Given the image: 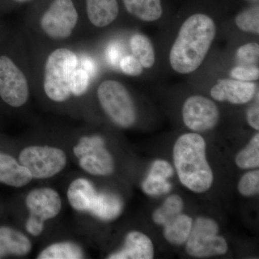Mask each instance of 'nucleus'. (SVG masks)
Here are the masks:
<instances>
[{"instance_id":"f257e3e1","label":"nucleus","mask_w":259,"mask_h":259,"mask_svg":"<svg viewBox=\"0 0 259 259\" xmlns=\"http://www.w3.org/2000/svg\"><path fill=\"white\" fill-rule=\"evenodd\" d=\"M219 32V23L206 11L192 12L177 27L170 42L167 60L179 76H190L204 64Z\"/></svg>"},{"instance_id":"f03ea898","label":"nucleus","mask_w":259,"mask_h":259,"mask_svg":"<svg viewBox=\"0 0 259 259\" xmlns=\"http://www.w3.org/2000/svg\"><path fill=\"white\" fill-rule=\"evenodd\" d=\"M205 147V141L197 133L182 135L174 147V161L180 182L197 193L208 190L213 182Z\"/></svg>"},{"instance_id":"7ed1b4c3","label":"nucleus","mask_w":259,"mask_h":259,"mask_svg":"<svg viewBox=\"0 0 259 259\" xmlns=\"http://www.w3.org/2000/svg\"><path fill=\"white\" fill-rule=\"evenodd\" d=\"M79 60L72 51L56 49L47 58L44 69V89L46 95L56 102H63L71 96V77Z\"/></svg>"},{"instance_id":"20e7f679","label":"nucleus","mask_w":259,"mask_h":259,"mask_svg":"<svg viewBox=\"0 0 259 259\" xmlns=\"http://www.w3.org/2000/svg\"><path fill=\"white\" fill-rule=\"evenodd\" d=\"M97 95L102 110L116 125L128 128L136 123V105L123 83L114 79L104 80L97 88Z\"/></svg>"},{"instance_id":"39448f33","label":"nucleus","mask_w":259,"mask_h":259,"mask_svg":"<svg viewBox=\"0 0 259 259\" xmlns=\"http://www.w3.org/2000/svg\"><path fill=\"white\" fill-rule=\"evenodd\" d=\"M219 227L212 219L198 218L192 223L187 239L186 250L192 256L202 257L223 255L228 250V244L223 237L218 236Z\"/></svg>"},{"instance_id":"423d86ee","label":"nucleus","mask_w":259,"mask_h":259,"mask_svg":"<svg viewBox=\"0 0 259 259\" xmlns=\"http://www.w3.org/2000/svg\"><path fill=\"white\" fill-rule=\"evenodd\" d=\"M19 161L28 170L32 178L47 179L55 176L64 169L66 156L59 148L30 146L22 151Z\"/></svg>"},{"instance_id":"0eeeda50","label":"nucleus","mask_w":259,"mask_h":259,"mask_svg":"<svg viewBox=\"0 0 259 259\" xmlns=\"http://www.w3.org/2000/svg\"><path fill=\"white\" fill-rule=\"evenodd\" d=\"M78 20L79 15L72 0H53L40 18V28L53 40H66L71 36Z\"/></svg>"},{"instance_id":"6e6552de","label":"nucleus","mask_w":259,"mask_h":259,"mask_svg":"<svg viewBox=\"0 0 259 259\" xmlns=\"http://www.w3.org/2000/svg\"><path fill=\"white\" fill-rule=\"evenodd\" d=\"M74 153L79 158L81 168L90 175L106 176L113 171V159L100 136L81 138L74 148Z\"/></svg>"},{"instance_id":"1a4fd4ad","label":"nucleus","mask_w":259,"mask_h":259,"mask_svg":"<svg viewBox=\"0 0 259 259\" xmlns=\"http://www.w3.org/2000/svg\"><path fill=\"white\" fill-rule=\"evenodd\" d=\"M28 81L22 70L6 56H0V97L10 106L20 107L28 101Z\"/></svg>"},{"instance_id":"9d476101","label":"nucleus","mask_w":259,"mask_h":259,"mask_svg":"<svg viewBox=\"0 0 259 259\" xmlns=\"http://www.w3.org/2000/svg\"><path fill=\"white\" fill-rule=\"evenodd\" d=\"M182 114L185 125L196 133L214 128L220 119L215 102L202 95L187 97L182 106Z\"/></svg>"},{"instance_id":"9b49d317","label":"nucleus","mask_w":259,"mask_h":259,"mask_svg":"<svg viewBox=\"0 0 259 259\" xmlns=\"http://www.w3.org/2000/svg\"><path fill=\"white\" fill-rule=\"evenodd\" d=\"M209 96L214 101L245 105L258 97V82L242 81L222 76L211 82Z\"/></svg>"},{"instance_id":"f8f14e48","label":"nucleus","mask_w":259,"mask_h":259,"mask_svg":"<svg viewBox=\"0 0 259 259\" xmlns=\"http://www.w3.org/2000/svg\"><path fill=\"white\" fill-rule=\"evenodd\" d=\"M26 205L30 215L44 222L58 215L61 209L59 194L51 188L31 191L26 197Z\"/></svg>"},{"instance_id":"ddd939ff","label":"nucleus","mask_w":259,"mask_h":259,"mask_svg":"<svg viewBox=\"0 0 259 259\" xmlns=\"http://www.w3.org/2000/svg\"><path fill=\"white\" fill-rule=\"evenodd\" d=\"M153 245L151 239L140 232H131L126 236L122 249L109 256L110 259H151Z\"/></svg>"},{"instance_id":"4468645a","label":"nucleus","mask_w":259,"mask_h":259,"mask_svg":"<svg viewBox=\"0 0 259 259\" xmlns=\"http://www.w3.org/2000/svg\"><path fill=\"white\" fill-rule=\"evenodd\" d=\"M126 11L146 24L157 23L165 15L163 0H122Z\"/></svg>"},{"instance_id":"2eb2a0df","label":"nucleus","mask_w":259,"mask_h":259,"mask_svg":"<svg viewBox=\"0 0 259 259\" xmlns=\"http://www.w3.org/2000/svg\"><path fill=\"white\" fill-rule=\"evenodd\" d=\"M86 9L89 20L97 28L112 25L120 13L118 0H86Z\"/></svg>"},{"instance_id":"dca6fc26","label":"nucleus","mask_w":259,"mask_h":259,"mask_svg":"<svg viewBox=\"0 0 259 259\" xmlns=\"http://www.w3.org/2000/svg\"><path fill=\"white\" fill-rule=\"evenodd\" d=\"M32 177L25 167L22 166L14 158L0 153V182L14 187L28 185Z\"/></svg>"},{"instance_id":"f3484780","label":"nucleus","mask_w":259,"mask_h":259,"mask_svg":"<svg viewBox=\"0 0 259 259\" xmlns=\"http://www.w3.org/2000/svg\"><path fill=\"white\" fill-rule=\"evenodd\" d=\"M131 54L136 57L145 71H151L157 62V54L152 40L143 32H136L129 39Z\"/></svg>"},{"instance_id":"a211bd4d","label":"nucleus","mask_w":259,"mask_h":259,"mask_svg":"<svg viewBox=\"0 0 259 259\" xmlns=\"http://www.w3.org/2000/svg\"><path fill=\"white\" fill-rule=\"evenodd\" d=\"M31 250L28 238L16 230L8 227L0 228V258L7 255H25Z\"/></svg>"},{"instance_id":"6ab92c4d","label":"nucleus","mask_w":259,"mask_h":259,"mask_svg":"<svg viewBox=\"0 0 259 259\" xmlns=\"http://www.w3.org/2000/svg\"><path fill=\"white\" fill-rule=\"evenodd\" d=\"M97 192L91 182L77 179L70 185L67 196L70 204L78 211H89Z\"/></svg>"},{"instance_id":"aec40b11","label":"nucleus","mask_w":259,"mask_h":259,"mask_svg":"<svg viewBox=\"0 0 259 259\" xmlns=\"http://www.w3.org/2000/svg\"><path fill=\"white\" fill-rule=\"evenodd\" d=\"M122 210V202L117 195L103 192L97 193L89 212L103 221H112L118 217Z\"/></svg>"},{"instance_id":"412c9836","label":"nucleus","mask_w":259,"mask_h":259,"mask_svg":"<svg viewBox=\"0 0 259 259\" xmlns=\"http://www.w3.org/2000/svg\"><path fill=\"white\" fill-rule=\"evenodd\" d=\"M231 64L259 66V42L253 38L236 44L230 51Z\"/></svg>"},{"instance_id":"4be33fe9","label":"nucleus","mask_w":259,"mask_h":259,"mask_svg":"<svg viewBox=\"0 0 259 259\" xmlns=\"http://www.w3.org/2000/svg\"><path fill=\"white\" fill-rule=\"evenodd\" d=\"M233 25L244 35L258 37L259 4L250 5L238 12L233 19Z\"/></svg>"},{"instance_id":"5701e85b","label":"nucleus","mask_w":259,"mask_h":259,"mask_svg":"<svg viewBox=\"0 0 259 259\" xmlns=\"http://www.w3.org/2000/svg\"><path fill=\"white\" fill-rule=\"evenodd\" d=\"M192 223V218L181 213L163 226L165 238L172 244H183L188 238Z\"/></svg>"},{"instance_id":"b1692460","label":"nucleus","mask_w":259,"mask_h":259,"mask_svg":"<svg viewBox=\"0 0 259 259\" xmlns=\"http://www.w3.org/2000/svg\"><path fill=\"white\" fill-rule=\"evenodd\" d=\"M83 258L79 245L70 242L55 243L47 247L39 254V259H79Z\"/></svg>"},{"instance_id":"393cba45","label":"nucleus","mask_w":259,"mask_h":259,"mask_svg":"<svg viewBox=\"0 0 259 259\" xmlns=\"http://www.w3.org/2000/svg\"><path fill=\"white\" fill-rule=\"evenodd\" d=\"M183 201L178 195H172L165 201L160 208L153 214V221L158 225L164 226L168 221L182 213Z\"/></svg>"},{"instance_id":"a878e982","label":"nucleus","mask_w":259,"mask_h":259,"mask_svg":"<svg viewBox=\"0 0 259 259\" xmlns=\"http://www.w3.org/2000/svg\"><path fill=\"white\" fill-rule=\"evenodd\" d=\"M237 166L244 169L254 168L259 166V134L250 140L248 146L238 153L236 158Z\"/></svg>"},{"instance_id":"bb28decb","label":"nucleus","mask_w":259,"mask_h":259,"mask_svg":"<svg viewBox=\"0 0 259 259\" xmlns=\"http://www.w3.org/2000/svg\"><path fill=\"white\" fill-rule=\"evenodd\" d=\"M224 76L242 81L256 82L259 79V66L230 64L225 67Z\"/></svg>"},{"instance_id":"cd10ccee","label":"nucleus","mask_w":259,"mask_h":259,"mask_svg":"<svg viewBox=\"0 0 259 259\" xmlns=\"http://www.w3.org/2000/svg\"><path fill=\"white\" fill-rule=\"evenodd\" d=\"M92 75L83 68H76L71 77V93L76 97L84 95L88 91Z\"/></svg>"},{"instance_id":"c85d7f7f","label":"nucleus","mask_w":259,"mask_h":259,"mask_svg":"<svg viewBox=\"0 0 259 259\" xmlns=\"http://www.w3.org/2000/svg\"><path fill=\"white\" fill-rule=\"evenodd\" d=\"M142 188L150 195H160L171 190V184L162 177L148 175L142 184Z\"/></svg>"},{"instance_id":"c756f323","label":"nucleus","mask_w":259,"mask_h":259,"mask_svg":"<svg viewBox=\"0 0 259 259\" xmlns=\"http://www.w3.org/2000/svg\"><path fill=\"white\" fill-rule=\"evenodd\" d=\"M238 191L245 197H250L258 193V170L248 172L243 175L238 183Z\"/></svg>"},{"instance_id":"7c9ffc66","label":"nucleus","mask_w":259,"mask_h":259,"mask_svg":"<svg viewBox=\"0 0 259 259\" xmlns=\"http://www.w3.org/2000/svg\"><path fill=\"white\" fill-rule=\"evenodd\" d=\"M119 67L124 74L133 77H139L145 71L141 63L132 54L123 56L119 61Z\"/></svg>"},{"instance_id":"2f4dec72","label":"nucleus","mask_w":259,"mask_h":259,"mask_svg":"<svg viewBox=\"0 0 259 259\" xmlns=\"http://www.w3.org/2000/svg\"><path fill=\"white\" fill-rule=\"evenodd\" d=\"M173 174V168L168 162L163 160H157L153 163L149 175L162 177L167 180L170 178Z\"/></svg>"},{"instance_id":"473e14b6","label":"nucleus","mask_w":259,"mask_h":259,"mask_svg":"<svg viewBox=\"0 0 259 259\" xmlns=\"http://www.w3.org/2000/svg\"><path fill=\"white\" fill-rule=\"evenodd\" d=\"M258 97L254 100L253 105L248 108L246 113L247 122L250 127L259 130V104Z\"/></svg>"},{"instance_id":"72a5a7b5","label":"nucleus","mask_w":259,"mask_h":259,"mask_svg":"<svg viewBox=\"0 0 259 259\" xmlns=\"http://www.w3.org/2000/svg\"><path fill=\"white\" fill-rule=\"evenodd\" d=\"M44 222L30 215L26 223V230L34 236H39L44 231Z\"/></svg>"},{"instance_id":"f704fd0d","label":"nucleus","mask_w":259,"mask_h":259,"mask_svg":"<svg viewBox=\"0 0 259 259\" xmlns=\"http://www.w3.org/2000/svg\"><path fill=\"white\" fill-rule=\"evenodd\" d=\"M83 69H86L87 71L93 76L95 73V66L93 65V61L90 59H84L83 60Z\"/></svg>"},{"instance_id":"c9c22d12","label":"nucleus","mask_w":259,"mask_h":259,"mask_svg":"<svg viewBox=\"0 0 259 259\" xmlns=\"http://www.w3.org/2000/svg\"><path fill=\"white\" fill-rule=\"evenodd\" d=\"M250 5L259 4V0H245Z\"/></svg>"},{"instance_id":"e433bc0d","label":"nucleus","mask_w":259,"mask_h":259,"mask_svg":"<svg viewBox=\"0 0 259 259\" xmlns=\"http://www.w3.org/2000/svg\"><path fill=\"white\" fill-rule=\"evenodd\" d=\"M15 1L18 2V3H25V2L29 1V0H15Z\"/></svg>"}]
</instances>
